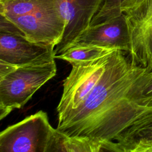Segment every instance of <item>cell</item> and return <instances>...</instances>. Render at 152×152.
Here are the masks:
<instances>
[{"label": "cell", "mask_w": 152, "mask_h": 152, "mask_svg": "<svg viewBox=\"0 0 152 152\" xmlns=\"http://www.w3.org/2000/svg\"><path fill=\"white\" fill-rule=\"evenodd\" d=\"M145 72L126 52L113 50L88 97L77 109L58 116L56 129L69 137L102 142L109 151L118 152L116 145L126 130L150 107L137 104L131 94L135 81Z\"/></svg>", "instance_id": "1"}, {"label": "cell", "mask_w": 152, "mask_h": 152, "mask_svg": "<svg viewBox=\"0 0 152 152\" xmlns=\"http://www.w3.org/2000/svg\"><path fill=\"white\" fill-rule=\"evenodd\" d=\"M56 74L55 59L17 66L0 78V119L20 109Z\"/></svg>", "instance_id": "2"}, {"label": "cell", "mask_w": 152, "mask_h": 152, "mask_svg": "<svg viewBox=\"0 0 152 152\" xmlns=\"http://www.w3.org/2000/svg\"><path fill=\"white\" fill-rule=\"evenodd\" d=\"M56 128L39 110L0 133V152H51Z\"/></svg>", "instance_id": "3"}, {"label": "cell", "mask_w": 152, "mask_h": 152, "mask_svg": "<svg viewBox=\"0 0 152 152\" xmlns=\"http://www.w3.org/2000/svg\"><path fill=\"white\" fill-rule=\"evenodd\" d=\"M110 53L97 59L71 64L72 69L63 81V91L56 109L58 116L77 109L86 100L103 74Z\"/></svg>", "instance_id": "4"}, {"label": "cell", "mask_w": 152, "mask_h": 152, "mask_svg": "<svg viewBox=\"0 0 152 152\" xmlns=\"http://www.w3.org/2000/svg\"><path fill=\"white\" fill-rule=\"evenodd\" d=\"M8 20L30 40L55 47L61 42L66 26L60 11L59 2Z\"/></svg>", "instance_id": "5"}, {"label": "cell", "mask_w": 152, "mask_h": 152, "mask_svg": "<svg viewBox=\"0 0 152 152\" xmlns=\"http://www.w3.org/2000/svg\"><path fill=\"white\" fill-rule=\"evenodd\" d=\"M128 21L131 49L127 53L135 64L152 71V0H144L124 12Z\"/></svg>", "instance_id": "6"}, {"label": "cell", "mask_w": 152, "mask_h": 152, "mask_svg": "<svg viewBox=\"0 0 152 152\" xmlns=\"http://www.w3.org/2000/svg\"><path fill=\"white\" fill-rule=\"evenodd\" d=\"M54 49L30 40L23 33L0 31V61L16 66L55 59Z\"/></svg>", "instance_id": "7"}, {"label": "cell", "mask_w": 152, "mask_h": 152, "mask_svg": "<svg viewBox=\"0 0 152 152\" xmlns=\"http://www.w3.org/2000/svg\"><path fill=\"white\" fill-rule=\"evenodd\" d=\"M61 12L66 26L61 42L55 47V56L72 46L87 30L99 11L103 0H59Z\"/></svg>", "instance_id": "8"}, {"label": "cell", "mask_w": 152, "mask_h": 152, "mask_svg": "<svg viewBox=\"0 0 152 152\" xmlns=\"http://www.w3.org/2000/svg\"><path fill=\"white\" fill-rule=\"evenodd\" d=\"M84 45L119 49L128 53L131 49V36L125 13L106 22L90 26L72 46Z\"/></svg>", "instance_id": "9"}, {"label": "cell", "mask_w": 152, "mask_h": 152, "mask_svg": "<svg viewBox=\"0 0 152 152\" xmlns=\"http://www.w3.org/2000/svg\"><path fill=\"white\" fill-rule=\"evenodd\" d=\"M117 145L119 152H152V106L132 123Z\"/></svg>", "instance_id": "10"}, {"label": "cell", "mask_w": 152, "mask_h": 152, "mask_svg": "<svg viewBox=\"0 0 152 152\" xmlns=\"http://www.w3.org/2000/svg\"><path fill=\"white\" fill-rule=\"evenodd\" d=\"M106 151H108V149L106 145L102 142L84 138L69 137L56 129L52 152H99Z\"/></svg>", "instance_id": "11"}, {"label": "cell", "mask_w": 152, "mask_h": 152, "mask_svg": "<svg viewBox=\"0 0 152 152\" xmlns=\"http://www.w3.org/2000/svg\"><path fill=\"white\" fill-rule=\"evenodd\" d=\"M58 2L59 0H0V15L11 19Z\"/></svg>", "instance_id": "12"}, {"label": "cell", "mask_w": 152, "mask_h": 152, "mask_svg": "<svg viewBox=\"0 0 152 152\" xmlns=\"http://www.w3.org/2000/svg\"><path fill=\"white\" fill-rule=\"evenodd\" d=\"M115 49L98 46H74L67 49L63 53L55 56V58L66 61L69 64L87 62L102 58Z\"/></svg>", "instance_id": "13"}, {"label": "cell", "mask_w": 152, "mask_h": 152, "mask_svg": "<svg viewBox=\"0 0 152 152\" xmlns=\"http://www.w3.org/2000/svg\"><path fill=\"white\" fill-rule=\"evenodd\" d=\"M144 0H103L102 5L92 19L90 26L106 22L138 5ZM89 26V27H90Z\"/></svg>", "instance_id": "14"}, {"label": "cell", "mask_w": 152, "mask_h": 152, "mask_svg": "<svg viewBox=\"0 0 152 152\" xmlns=\"http://www.w3.org/2000/svg\"><path fill=\"white\" fill-rule=\"evenodd\" d=\"M131 93L132 100L138 105L152 106V71L145 72L135 81Z\"/></svg>", "instance_id": "15"}, {"label": "cell", "mask_w": 152, "mask_h": 152, "mask_svg": "<svg viewBox=\"0 0 152 152\" xmlns=\"http://www.w3.org/2000/svg\"><path fill=\"white\" fill-rule=\"evenodd\" d=\"M17 66L0 61V78L13 71Z\"/></svg>", "instance_id": "16"}]
</instances>
